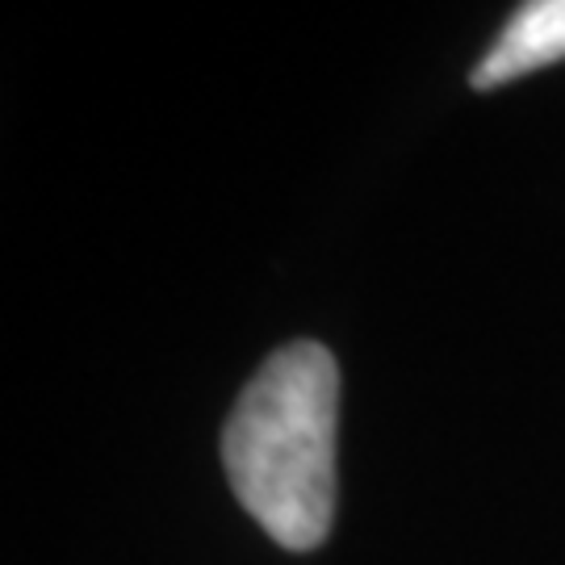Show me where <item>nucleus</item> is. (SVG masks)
I'll return each mask as SVG.
<instances>
[{
  "label": "nucleus",
  "instance_id": "1",
  "mask_svg": "<svg viewBox=\"0 0 565 565\" xmlns=\"http://www.w3.org/2000/svg\"><path fill=\"white\" fill-rule=\"evenodd\" d=\"M340 364L323 343H285L243 385L223 427L239 507L289 553H310L335 520Z\"/></svg>",
  "mask_w": 565,
  "mask_h": 565
},
{
  "label": "nucleus",
  "instance_id": "2",
  "mask_svg": "<svg viewBox=\"0 0 565 565\" xmlns=\"http://www.w3.org/2000/svg\"><path fill=\"white\" fill-rule=\"evenodd\" d=\"M565 60V0H527L520 4L507 25L499 30V39L486 46V55L478 60L469 84L486 93L499 88L520 76H532L548 63Z\"/></svg>",
  "mask_w": 565,
  "mask_h": 565
}]
</instances>
